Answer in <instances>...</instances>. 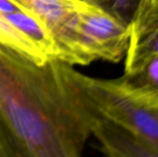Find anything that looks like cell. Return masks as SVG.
I'll return each instance as SVG.
<instances>
[{
  "label": "cell",
  "mask_w": 158,
  "mask_h": 157,
  "mask_svg": "<svg viewBox=\"0 0 158 157\" xmlns=\"http://www.w3.org/2000/svg\"><path fill=\"white\" fill-rule=\"evenodd\" d=\"M0 44L23 55L37 64H43L49 60L36 44L11 25L2 13H0Z\"/></svg>",
  "instance_id": "cell-8"
},
{
  "label": "cell",
  "mask_w": 158,
  "mask_h": 157,
  "mask_svg": "<svg viewBox=\"0 0 158 157\" xmlns=\"http://www.w3.org/2000/svg\"><path fill=\"white\" fill-rule=\"evenodd\" d=\"M94 118L71 65L0 44V157H83Z\"/></svg>",
  "instance_id": "cell-1"
},
{
  "label": "cell",
  "mask_w": 158,
  "mask_h": 157,
  "mask_svg": "<svg viewBox=\"0 0 158 157\" xmlns=\"http://www.w3.org/2000/svg\"><path fill=\"white\" fill-rule=\"evenodd\" d=\"M16 29L31 40L48 59H57L59 50L56 43L44 24L32 14L19 9L3 14Z\"/></svg>",
  "instance_id": "cell-7"
},
{
  "label": "cell",
  "mask_w": 158,
  "mask_h": 157,
  "mask_svg": "<svg viewBox=\"0 0 158 157\" xmlns=\"http://www.w3.org/2000/svg\"><path fill=\"white\" fill-rule=\"evenodd\" d=\"M92 135L105 157H158V146L95 115Z\"/></svg>",
  "instance_id": "cell-6"
},
{
  "label": "cell",
  "mask_w": 158,
  "mask_h": 157,
  "mask_svg": "<svg viewBox=\"0 0 158 157\" xmlns=\"http://www.w3.org/2000/svg\"><path fill=\"white\" fill-rule=\"evenodd\" d=\"M129 25L125 75L142 71L158 56V0H140Z\"/></svg>",
  "instance_id": "cell-5"
},
{
  "label": "cell",
  "mask_w": 158,
  "mask_h": 157,
  "mask_svg": "<svg viewBox=\"0 0 158 157\" xmlns=\"http://www.w3.org/2000/svg\"><path fill=\"white\" fill-rule=\"evenodd\" d=\"M95 115L158 146V93L143 92L120 78L101 80L79 72Z\"/></svg>",
  "instance_id": "cell-2"
},
{
  "label": "cell",
  "mask_w": 158,
  "mask_h": 157,
  "mask_svg": "<svg viewBox=\"0 0 158 157\" xmlns=\"http://www.w3.org/2000/svg\"><path fill=\"white\" fill-rule=\"evenodd\" d=\"M76 29L81 43L93 61L118 62L126 55L130 25L102 8L82 2L76 18Z\"/></svg>",
  "instance_id": "cell-4"
},
{
  "label": "cell",
  "mask_w": 158,
  "mask_h": 157,
  "mask_svg": "<svg viewBox=\"0 0 158 157\" xmlns=\"http://www.w3.org/2000/svg\"><path fill=\"white\" fill-rule=\"evenodd\" d=\"M81 1H83V2H85V0H81Z\"/></svg>",
  "instance_id": "cell-11"
},
{
  "label": "cell",
  "mask_w": 158,
  "mask_h": 157,
  "mask_svg": "<svg viewBox=\"0 0 158 157\" xmlns=\"http://www.w3.org/2000/svg\"><path fill=\"white\" fill-rule=\"evenodd\" d=\"M19 9H20V8H19L10 0H0V13L8 14V13L17 11Z\"/></svg>",
  "instance_id": "cell-10"
},
{
  "label": "cell",
  "mask_w": 158,
  "mask_h": 157,
  "mask_svg": "<svg viewBox=\"0 0 158 157\" xmlns=\"http://www.w3.org/2000/svg\"><path fill=\"white\" fill-rule=\"evenodd\" d=\"M140 0H85L109 13L121 22L129 24Z\"/></svg>",
  "instance_id": "cell-9"
},
{
  "label": "cell",
  "mask_w": 158,
  "mask_h": 157,
  "mask_svg": "<svg viewBox=\"0 0 158 157\" xmlns=\"http://www.w3.org/2000/svg\"><path fill=\"white\" fill-rule=\"evenodd\" d=\"M19 8L39 19L53 35L59 50L58 60L71 66L88 65L92 59L76 29L81 0H10Z\"/></svg>",
  "instance_id": "cell-3"
}]
</instances>
